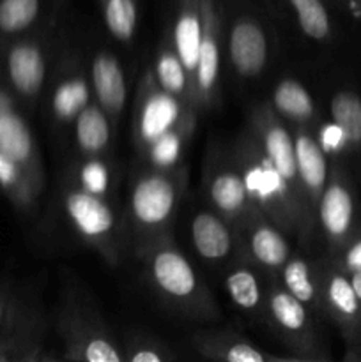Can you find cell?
I'll use <instances>...</instances> for the list:
<instances>
[{
  "mask_svg": "<svg viewBox=\"0 0 361 362\" xmlns=\"http://www.w3.org/2000/svg\"><path fill=\"white\" fill-rule=\"evenodd\" d=\"M144 278L159 303L180 318L214 322L219 308L211 290L190 264L172 237L165 235L138 251Z\"/></svg>",
  "mask_w": 361,
  "mask_h": 362,
  "instance_id": "6da1fadb",
  "label": "cell"
},
{
  "mask_svg": "<svg viewBox=\"0 0 361 362\" xmlns=\"http://www.w3.org/2000/svg\"><path fill=\"white\" fill-rule=\"evenodd\" d=\"M232 158L241 170L255 207L285 235H296L299 240L310 237L315 225V211L303 194L294 191L282 179L250 131L237 141Z\"/></svg>",
  "mask_w": 361,
  "mask_h": 362,
  "instance_id": "7a4b0ae2",
  "label": "cell"
},
{
  "mask_svg": "<svg viewBox=\"0 0 361 362\" xmlns=\"http://www.w3.org/2000/svg\"><path fill=\"white\" fill-rule=\"evenodd\" d=\"M188 187L186 166L158 170L144 166L130 184L126 228L134 251L170 235V226Z\"/></svg>",
  "mask_w": 361,
  "mask_h": 362,
  "instance_id": "3957f363",
  "label": "cell"
},
{
  "mask_svg": "<svg viewBox=\"0 0 361 362\" xmlns=\"http://www.w3.org/2000/svg\"><path fill=\"white\" fill-rule=\"evenodd\" d=\"M62 207L74 232L110 265H117L126 250V226L119 221L108 198L64 182Z\"/></svg>",
  "mask_w": 361,
  "mask_h": 362,
  "instance_id": "277c9868",
  "label": "cell"
},
{
  "mask_svg": "<svg viewBox=\"0 0 361 362\" xmlns=\"http://www.w3.org/2000/svg\"><path fill=\"white\" fill-rule=\"evenodd\" d=\"M45 320L41 310L13 286L0 283V362L42 361Z\"/></svg>",
  "mask_w": 361,
  "mask_h": 362,
  "instance_id": "5b68a950",
  "label": "cell"
},
{
  "mask_svg": "<svg viewBox=\"0 0 361 362\" xmlns=\"http://www.w3.org/2000/svg\"><path fill=\"white\" fill-rule=\"evenodd\" d=\"M62 359L78 362H122L120 341L99 313L85 304L64 306L57 320Z\"/></svg>",
  "mask_w": 361,
  "mask_h": 362,
  "instance_id": "8992f818",
  "label": "cell"
},
{
  "mask_svg": "<svg viewBox=\"0 0 361 362\" xmlns=\"http://www.w3.org/2000/svg\"><path fill=\"white\" fill-rule=\"evenodd\" d=\"M264 317L280 341L301 362L329 359L314 320V311L287 292L282 283H269Z\"/></svg>",
  "mask_w": 361,
  "mask_h": 362,
  "instance_id": "52a82bcc",
  "label": "cell"
},
{
  "mask_svg": "<svg viewBox=\"0 0 361 362\" xmlns=\"http://www.w3.org/2000/svg\"><path fill=\"white\" fill-rule=\"evenodd\" d=\"M198 110L159 87L152 71H145L137 90L133 112V140L137 148H144L166 131L186 120L197 119Z\"/></svg>",
  "mask_w": 361,
  "mask_h": 362,
  "instance_id": "ba28073f",
  "label": "cell"
},
{
  "mask_svg": "<svg viewBox=\"0 0 361 362\" xmlns=\"http://www.w3.org/2000/svg\"><path fill=\"white\" fill-rule=\"evenodd\" d=\"M204 187L212 209L234 226L258 212L232 154L216 156L205 165Z\"/></svg>",
  "mask_w": 361,
  "mask_h": 362,
  "instance_id": "9c48e42d",
  "label": "cell"
},
{
  "mask_svg": "<svg viewBox=\"0 0 361 362\" xmlns=\"http://www.w3.org/2000/svg\"><path fill=\"white\" fill-rule=\"evenodd\" d=\"M2 69L14 98L25 105H34L45 88L48 74L45 45L39 39L23 35L6 42Z\"/></svg>",
  "mask_w": 361,
  "mask_h": 362,
  "instance_id": "30bf717a",
  "label": "cell"
},
{
  "mask_svg": "<svg viewBox=\"0 0 361 362\" xmlns=\"http://www.w3.org/2000/svg\"><path fill=\"white\" fill-rule=\"evenodd\" d=\"M315 223H319L333 250L342 246L357 230V202L353 186L342 170H333L324 191L315 205Z\"/></svg>",
  "mask_w": 361,
  "mask_h": 362,
  "instance_id": "8fae6325",
  "label": "cell"
},
{
  "mask_svg": "<svg viewBox=\"0 0 361 362\" xmlns=\"http://www.w3.org/2000/svg\"><path fill=\"white\" fill-rule=\"evenodd\" d=\"M236 232L239 239V257L260 271L273 274L280 272L292 255L285 233L260 211L236 226Z\"/></svg>",
  "mask_w": 361,
  "mask_h": 362,
  "instance_id": "7c38bea8",
  "label": "cell"
},
{
  "mask_svg": "<svg viewBox=\"0 0 361 362\" xmlns=\"http://www.w3.org/2000/svg\"><path fill=\"white\" fill-rule=\"evenodd\" d=\"M248 131L253 134L255 140L260 145L262 152L265 154V158H268L269 161H271V165L278 170L282 179L285 180L294 191L303 194V189H301L299 184V175H297L292 133L287 129V126L282 122L278 113L268 105L258 106L253 112Z\"/></svg>",
  "mask_w": 361,
  "mask_h": 362,
  "instance_id": "4fadbf2b",
  "label": "cell"
},
{
  "mask_svg": "<svg viewBox=\"0 0 361 362\" xmlns=\"http://www.w3.org/2000/svg\"><path fill=\"white\" fill-rule=\"evenodd\" d=\"M315 265L321 285L322 313L329 315L345 336H354L361 331V300L350 285L349 274L333 262Z\"/></svg>",
  "mask_w": 361,
  "mask_h": 362,
  "instance_id": "5bb4252c",
  "label": "cell"
},
{
  "mask_svg": "<svg viewBox=\"0 0 361 362\" xmlns=\"http://www.w3.org/2000/svg\"><path fill=\"white\" fill-rule=\"evenodd\" d=\"M191 349L200 357L219 362H301L296 356H276L230 329L197 331L190 338Z\"/></svg>",
  "mask_w": 361,
  "mask_h": 362,
  "instance_id": "9a60e30c",
  "label": "cell"
},
{
  "mask_svg": "<svg viewBox=\"0 0 361 362\" xmlns=\"http://www.w3.org/2000/svg\"><path fill=\"white\" fill-rule=\"evenodd\" d=\"M219 81V4L204 0V23L195 71V95L198 110L214 105Z\"/></svg>",
  "mask_w": 361,
  "mask_h": 362,
  "instance_id": "2e32d148",
  "label": "cell"
},
{
  "mask_svg": "<svg viewBox=\"0 0 361 362\" xmlns=\"http://www.w3.org/2000/svg\"><path fill=\"white\" fill-rule=\"evenodd\" d=\"M91 103V81L74 57H64L53 74L48 108L60 126H73L78 113Z\"/></svg>",
  "mask_w": 361,
  "mask_h": 362,
  "instance_id": "e0dca14e",
  "label": "cell"
},
{
  "mask_svg": "<svg viewBox=\"0 0 361 362\" xmlns=\"http://www.w3.org/2000/svg\"><path fill=\"white\" fill-rule=\"evenodd\" d=\"M0 152L23 166L39 180H45L41 156L27 120L14 106L13 95L6 92L0 101Z\"/></svg>",
  "mask_w": 361,
  "mask_h": 362,
  "instance_id": "ac0fdd59",
  "label": "cell"
},
{
  "mask_svg": "<svg viewBox=\"0 0 361 362\" xmlns=\"http://www.w3.org/2000/svg\"><path fill=\"white\" fill-rule=\"evenodd\" d=\"M229 57L234 71L255 78L268 64V39L260 21L251 14L234 18L229 34Z\"/></svg>",
  "mask_w": 361,
  "mask_h": 362,
  "instance_id": "d6986e66",
  "label": "cell"
},
{
  "mask_svg": "<svg viewBox=\"0 0 361 362\" xmlns=\"http://www.w3.org/2000/svg\"><path fill=\"white\" fill-rule=\"evenodd\" d=\"M292 140L301 189L315 211V205L329 179L328 154L308 126H296Z\"/></svg>",
  "mask_w": 361,
  "mask_h": 362,
  "instance_id": "ffe728a7",
  "label": "cell"
},
{
  "mask_svg": "<svg viewBox=\"0 0 361 362\" xmlns=\"http://www.w3.org/2000/svg\"><path fill=\"white\" fill-rule=\"evenodd\" d=\"M191 240L205 262L219 264L239 253L236 226L216 211H200L191 219Z\"/></svg>",
  "mask_w": 361,
  "mask_h": 362,
  "instance_id": "44dd1931",
  "label": "cell"
},
{
  "mask_svg": "<svg viewBox=\"0 0 361 362\" xmlns=\"http://www.w3.org/2000/svg\"><path fill=\"white\" fill-rule=\"evenodd\" d=\"M91 90L94 92L96 103L108 115L110 122L115 126L126 105L127 88L126 76L119 60L108 52H98L91 60L88 71Z\"/></svg>",
  "mask_w": 361,
  "mask_h": 362,
  "instance_id": "7402d4cb",
  "label": "cell"
},
{
  "mask_svg": "<svg viewBox=\"0 0 361 362\" xmlns=\"http://www.w3.org/2000/svg\"><path fill=\"white\" fill-rule=\"evenodd\" d=\"M204 23V0H177L176 18L172 27V42L177 55L183 60L188 74L195 87V71H197L198 46Z\"/></svg>",
  "mask_w": 361,
  "mask_h": 362,
  "instance_id": "603a6c76",
  "label": "cell"
},
{
  "mask_svg": "<svg viewBox=\"0 0 361 362\" xmlns=\"http://www.w3.org/2000/svg\"><path fill=\"white\" fill-rule=\"evenodd\" d=\"M260 269L244 258L232 262L225 272V288L236 308L250 315H264L268 286L260 278Z\"/></svg>",
  "mask_w": 361,
  "mask_h": 362,
  "instance_id": "cb8c5ba5",
  "label": "cell"
},
{
  "mask_svg": "<svg viewBox=\"0 0 361 362\" xmlns=\"http://www.w3.org/2000/svg\"><path fill=\"white\" fill-rule=\"evenodd\" d=\"M112 126L108 115L98 103H88L73 122L74 144L81 158H96L108 154L112 144Z\"/></svg>",
  "mask_w": 361,
  "mask_h": 362,
  "instance_id": "d4e9b609",
  "label": "cell"
},
{
  "mask_svg": "<svg viewBox=\"0 0 361 362\" xmlns=\"http://www.w3.org/2000/svg\"><path fill=\"white\" fill-rule=\"evenodd\" d=\"M151 71L159 87H163L166 92L179 98L183 103L198 110L193 81H191L183 60L179 59L176 48H173L172 37H166L161 41Z\"/></svg>",
  "mask_w": 361,
  "mask_h": 362,
  "instance_id": "484cf974",
  "label": "cell"
},
{
  "mask_svg": "<svg viewBox=\"0 0 361 362\" xmlns=\"http://www.w3.org/2000/svg\"><path fill=\"white\" fill-rule=\"evenodd\" d=\"M42 186L45 180L35 179L23 166L0 152V193L14 205V209L25 214L34 211Z\"/></svg>",
  "mask_w": 361,
  "mask_h": 362,
  "instance_id": "4316f807",
  "label": "cell"
},
{
  "mask_svg": "<svg viewBox=\"0 0 361 362\" xmlns=\"http://www.w3.org/2000/svg\"><path fill=\"white\" fill-rule=\"evenodd\" d=\"M195 126L197 119L186 120L140 148L138 152L144 159V165L158 170H173L183 166V158L186 154L188 141L193 134Z\"/></svg>",
  "mask_w": 361,
  "mask_h": 362,
  "instance_id": "83f0119b",
  "label": "cell"
},
{
  "mask_svg": "<svg viewBox=\"0 0 361 362\" xmlns=\"http://www.w3.org/2000/svg\"><path fill=\"white\" fill-rule=\"evenodd\" d=\"M282 286L292 293L297 300L310 308L314 313H322L321 285L315 262H308L297 255H290L289 260L280 269Z\"/></svg>",
  "mask_w": 361,
  "mask_h": 362,
  "instance_id": "f1b7e54d",
  "label": "cell"
},
{
  "mask_svg": "<svg viewBox=\"0 0 361 362\" xmlns=\"http://www.w3.org/2000/svg\"><path fill=\"white\" fill-rule=\"evenodd\" d=\"M271 108L296 126H308L315 117V103L310 92L292 78H285L276 85Z\"/></svg>",
  "mask_w": 361,
  "mask_h": 362,
  "instance_id": "f546056e",
  "label": "cell"
},
{
  "mask_svg": "<svg viewBox=\"0 0 361 362\" xmlns=\"http://www.w3.org/2000/svg\"><path fill=\"white\" fill-rule=\"evenodd\" d=\"M66 182L110 200L115 189L117 177L112 163L108 161V156H96V158H84V161L76 163L67 173Z\"/></svg>",
  "mask_w": 361,
  "mask_h": 362,
  "instance_id": "4dcf8cb0",
  "label": "cell"
},
{
  "mask_svg": "<svg viewBox=\"0 0 361 362\" xmlns=\"http://www.w3.org/2000/svg\"><path fill=\"white\" fill-rule=\"evenodd\" d=\"M42 9L45 0H0V41L21 37L38 23Z\"/></svg>",
  "mask_w": 361,
  "mask_h": 362,
  "instance_id": "1f68e13d",
  "label": "cell"
},
{
  "mask_svg": "<svg viewBox=\"0 0 361 362\" xmlns=\"http://www.w3.org/2000/svg\"><path fill=\"white\" fill-rule=\"evenodd\" d=\"M331 122L340 127L349 148L361 147V98L354 90H338L329 103Z\"/></svg>",
  "mask_w": 361,
  "mask_h": 362,
  "instance_id": "d6a6232c",
  "label": "cell"
},
{
  "mask_svg": "<svg viewBox=\"0 0 361 362\" xmlns=\"http://www.w3.org/2000/svg\"><path fill=\"white\" fill-rule=\"evenodd\" d=\"M106 30L120 42H131L138 25L137 0H99Z\"/></svg>",
  "mask_w": 361,
  "mask_h": 362,
  "instance_id": "836d02e7",
  "label": "cell"
},
{
  "mask_svg": "<svg viewBox=\"0 0 361 362\" xmlns=\"http://www.w3.org/2000/svg\"><path fill=\"white\" fill-rule=\"evenodd\" d=\"M296 14L297 25L314 41H328L331 35V18L322 0H287Z\"/></svg>",
  "mask_w": 361,
  "mask_h": 362,
  "instance_id": "e575fe53",
  "label": "cell"
},
{
  "mask_svg": "<svg viewBox=\"0 0 361 362\" xmlns=\"http://www.w3.org/2000/svg\"><path fill=\"white\" fill-rule=\"evenodd\" d=\"M120 349L124 362H170L176 359V354L165 341L145 332L126 334Z\"/></svg>",
  "mask_w": 361,
  "mask_h": 362,
  "instance_id": "d590c367",
  "label": "cell"
},
{
  "mask_svg": "<svg viewBox=\"0 0 361 362\" xmlns=\"http://www.w3.org/2000/svg\"><path fill=\"white\" fill-rule=\"evenodd\" d=\"M333 264L347 274L361 271V232H354L342 246L333 250Z\"/></svg>",
  "mask_w": 361,
  "mask_h": 362,
  "instance_id": "8d00e7d4",
  "label": "cell"
},
{
  "mask_svg": "<svg viewBox=\"0 0 361 362\" xmlns=\"http://www.w3.org/2000/svg\"><path fill=\"white\" fill-rule=\"evenodd\" d=\"M317 140L319 144H321V147L326 151V154H329V152L349 151L345 136H343V133L340 131V127L333 122L322 124V126L319 127Z\"/></svg>",
  "mask_w": 361,
  "mask_h": 362,
  "instance_id": "74e56055",
  "label": "cell"
},
{
  "mask_svg": "<svg viewBox=\"0 0 361 362\" xmlns=\"http://www.w3.org/2000/svg\"><path fill=\"white\" fill-rule=\"evenodd\" d=\"M349 279H350V285H353L354 292H356L357 299L361 300V271L349 274Z\"/></svg>",
  "mask_w": 361,
  "mask_h": 362,
  "instance_id": "f35d334b",
  "label": "cell"
},
{
  "mask_svg": "<svg viewBox=\"0 0 361 362\" xmlns=\"http://www.w3.org/2000/svg\"><path fill=\"white\" fill-rule=\"evenodd\" d=\"M6 92H7L6 88H4L2 85H0V101H2V98H4V95H6Z\"/></svg>",
  "mask_w": 361,
  "mask_h": 362,
  "instance_id": "ab89813d",
  "label": "cell"
}]
</instances>
